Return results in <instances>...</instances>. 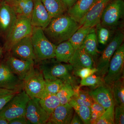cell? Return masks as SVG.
<instances>
[{
    "instance_id": "obj_30",
    "label": "cell",
    "mask_w": 124,
    "mask_h": 124,
    "mask_svg": "<svg viewBox=\"0 0 124 124\" xmlns=\"http://www.w3.org/2000/svg\"><path fill=\"white\" fill-rule=\"evenodd\" d=\"M74 94L73 86L70 84L64 82L57 95L60 100V104L69 103Z\"/></svg>"
},
{
    "instance_id": "obj_14",
    "label": "cell",
    "mask_w": 124,
    "mask_h": 124,
    "mask_svg": "<svg viewBox=\"0 0 124 124\" xmlns=\"http://www.w3.org/2000/svg\"><path fill=\"white\" fill-rule=\"evenodd\" d=\"M10 51L12 55L19 59L34 62L35 60L31 35L23 38L17 42Z\"/></svg>"
},
{
    "instance_id": "obj_21",
    "label": "cell",
    "mask_w": 124,
    "mask_h": 124,
    "mask_svg": "<svg viewBox=\"0 0 124 124\" xmlns=\"http://www.w3.org/2000/svg\"><path fill=\"white\" fill-rule=\"evenodd\" d=\"M75 51L69 40L63 41L56 45L55 54L58 62L68 63L71 59Z\"/></svg>"
},
{
    "instance_id": "obj_12",
    "label": "cell",
    "mask_w": 124,
    "mask_h": 124,
    "mask_svg": "<svg viewBox=\"0 0 124 124\" xmlns=\"http://www.w3.org/2000/svg\"><path fill=\"white\" fill-rule=\"evenodd\" d=\"M50 115L40 104L39 99H31L27 106L25 117L31 124H47Z\"/></svg>"
},
{
    "instance_id": "obj_33",
    "label": "cell",
    "mask_w": 124,
    "mask_h": 124,
    "mask_svg": "<svg viewBox=\"0 0 124 124\" xmlns=\"http://www.w3.org/2000/svg\"><path fill=\"white\" fill-rule=\"evenodd\" d=\"M45 80L46 91L53 94H57L64 84L63 81L59 79Z\"/></svg>"
},
{
    "instance_id": "obj_18",
    "label": "cell",
    "mask_w": 124,
    "mask_h": 124,
    "mask_svg": "<svg viewBox=\"0 0 124 124\" xmlns=\"http://www.w3.org/2000/svg\"><path fill=\"white\" fill-rule=\"evenodd\" d=\"M5 63L12 72L23 81L31 68L34 66V62L22 60L11 55L7 58Z\"/></svg>"
},
{
    "instance_id": "obj_17",
    "label": "cell",
    "mask_w": 124,
    "mask_h": 124,
    "mask_svg": "<svg viewBox=\"0 0 124 124\" xmlns=\"http://www.w3.org/2000/svg\"><path fill=\"white\" fill-rule=\"evenodd\" d=\"M74 113V109L69 103L60 104L51 113L47 124H70Z\"/></svg>"
},
{
    "instance_id": "obj_2",
    "label": "cell",
    "mask_w": 124,
    "mask_h": 124,
    "mask_svg": "<svg viewBox=\"0 0 124 124\" xmlns=\"http://www.w3.org/2000/svg\"><path fill=\"white\" fill-rule=\"evenodd\" d=\"M40 70L45 80L59 79L70 84L73 88L77 85L76 78L73 76V68L70 64H63L57 61H52L41 64Z\"/></svg>"
},
{
    "instance_id": "obj_16",
    "label": "cell",
    "mask_w": 124,
    "mask_h": 124,
    "mask_svg": "<svg viewBox=\"0 0 124 124\" xmlns=\"http://www.w3.org/2000/svg\"><path fill=\"white\" fill-rule=\"evenodd\" d=\"M88 92L93 100L106 110L115 104L111 87L106 84L93 89Z\"/></svg>"
},
{
    "instance_id": "obj_39",
    "label": "cell",
    "mask_w": 124,
    "mask_h": 124,
    "mask_svg": "<svg viewBox=\"0 0 124 124\" xmlns=\"http://www.w3.org/2000/svg\"><path fill=\"white\" fill-rule=\"evenodd\" d=\"M91 114L90 119V124H96L101 115L96 111L91 109Z\"/></svg>"
},
{
    "instance_id": "obj_6",
    "label": "cell",
    "mask_w": 124,
    "mask_h": 124,
    "mask_svg": "<svg viewBox=\"0 0 124 124\" xmlns=\"http://www.w3.org/2000/svg\"><path fill=\"white\" fill-rule=\"evenodd\" d=\"M23 82V90L31 99L41 98L46 93L42 72L34 66L27 73Z\"/></svg>"
},
{
    "instance_id": "obj_8",
    "label": "cell",
    "mask_w": 124,
    "mask_h": 124,
    "mask_svg": "<svg viewBox=\"0 0 124 124\" xmlns=\"http://www.w3.org/2000/svg\"><path fill=\"white\" fill-rule=\"evenodd\" d=\"M124 45L122 44L116 50L110 62L107 72L103 77L104 83L110 86L124 78Z\"/></svg>"
},
{
    "instance_id": "obj_1",
    "label": "cell",
    "mask_w": 124,
    "mask_h": 124,
    "mask_svg": "<svg viewBox=\"0 0 124 124\" xmlns=\"http://www.w3.org/2000/svg\"><path fill=\"white\" fill-rule=\"evenodd\" d=\"M80 27L79 23L68 14H64L52 18L49 24L43 30L50 40L57 45L69 40Z\"/></svg>"
},
{
    "instance_id": "obj_3",
    "label": "cell",
    "mask_w": 124,
    "mask_h": 124,
    "mask_svg": "<svg viewBox=\"0 0 124 124\" xmlns=\"http://www.w3.org/2000/svg\"><path fill=\"white\" fill-rule=\"evenodd\" d=\"M31 38L35 60L43 61L55 58L56 45L46 37L43 29L33 27Z\"/></svg>"
},
{
    "instance_id": "obj_38",
    "label": "cell",
    "mask_w": 124,
    "mask_h": 124,
    "mask_svg": "<svg viewBox=\"0 0 124 124\" xmlns=\"http://www.w3.org/2000/svg\"><path fill=\"white\" fill-rule=\"evenodd\" d=\"M90 108L91 109L96 111L100 114L101 116L106 110V109L103 107L94 100Z\"/></svg>"
},
{
    "instance_id": "obj_37",
    "label": "cell",
    "mask_w": 124,
    "mask_h": 124,
    "mask_svg": "<svg viewBox=\"0 0 124 124\" xmlns=\"http://www.w3.org/2000/svg\"><path fill=\"white\" fill-rule=\"evenodd\" d=\"M9 124H29L31 123L25 116H21L14 118L9 121Z\"/></svg>"
},
{
    "instance_id": "obj_28",
    "label": "cell",
    "mask_w": 124,
    "mask_h": 124,
    "mask_svg": "<svg viewBox=\"0 0 124 124\" xmlns=\"http://www.w3.org/2000/svg\"><path fill=\"white\" fill-rule=\"evenodd\" d=\"M69 103L72 107L76 113L79 116L84 124H90L91 114L90 107L79 105L72 98Z\"/></svg>"
},
{
    "instance_id": "obj_29",
    "label": "cell",
    "mask_w": 124,
    "mask_h": 124,
    "mask_svg": "<svg viewBox=\"0 0 124 124\" xmlns=\"http://www.w3.org/2000/svg\"><path fill=\"white\" fill-rule=\"evenodd\" d=\"M95 27L98 43L102 45H105L108 44L111 39L112 36V31L110 28L102 25L100 23Z\"/></svg>"
},
{
    "instance_id": "obj_45",
    "label": "cell",
    "mask_w": 124,
    "mask_h": 124,
    "mask_svg": "<svg viewBox=\"0 0 124 124\" xmlns=\"http://www.w3.org/2000/svg\"><path fill=\"white\" fill-rule=\"evenodd\" d=\"M2 50H1V48H0V56H1V54H2Z\"/></svg>"
},
{
    "instance_id": "obj_24",
    "label": "cell",
    "mask_w": 124,
    "mask_h": 124,
    "mask_svg": "<svg viewBox=\"0 0 124 124\" xmlns=\"http://www.w3.org/2000/svg\"><path fill=\"white\" fill-rule=\"evenodd\" d=\"M33 6V0H16L11 6L17 16H24L31 19Z\"/></svg>"
},
{
    "instance_id": "obj_41",
    "label": "cell",
    "mask_w": 124,
    "mask_h": 124,
    "mask_svg": "<svg viewBox=\"0 0 124 124\" xmlns=\"http://www.w3.org/2000/svg\"><path fill=\"white\" fill-rule=\"evenodd\" d=\"M71 124H84L83 122L79 116L75 112L74 113L73 117L70 122Z\"/></svg>"
},
{
    "instance_id": "obj_35",
    "label": "cell",
    "mask_w": 124,
    "mask_h": 124,
    "mask_svg": "<svg viewBox=\"0 0 124 124\" xmlns=\"http://www.w3.org/2000/svg\"><path fill=\"white\" fill-rule=\"evenodd\" d=\"M97 71V69L95 67L92 68H84L73 71V73L74 75L79 77L82 79L96 73Z\"/></svg>"
},
{
    "instance_id": "obj_27",
    "label": "cell",
    "mask_w": 124,
    "mask_h": 124,
    "mask_svg": "<svg viewBox=\"0 0 124 124\" xmlns=\"http://www.w3.org/2000/svg\"><path fill=\"white\" fill-rule=\"evenodd\" d=\"M111 88L115 104L124 107V78L114 82L111 86Z\"/></svg>"
},
{
    "instance_id": "obj_7",
    "label": "cell",
    "mask_w": 124,
    "mask_h": 124,
    "mask_svg": "<svg viewBox=\"0 0 124 124\" xmlns=\"http://www.w3.org/2000/svg\"><path fill=\"white\" fill-rule=\"evenodd\" d=\"M124 35L123 32H116L98 60L95 68L97 69V75L103 78L108 71L110 62L116 50L123 44Z\"/></svg>"
},
{
    "instance_id": "obj_15",
    "label": "cell",
    "mask_w": 124,
    "mask_h": 124,
    "mask_svg": "<svg viewBox=\"0 0 124 124\" xmlns=\"http://www.w3.org/2000/svg\"><path fill=\"white\" fill-rule=\"evenodd\" d=\"M34 6L31 17L33 27L40 28L44 30L49 24L51 18L41 0H33Z\"/></svg>"
},
{
    "instance_id": "obj_32",
    "label": "cell",
    "mask_w": 124,
    "mask_h": 124,
    "mask_svg": "<svg viewBox=\"0 0 124 124\" xmlns=\"http://www.w3.org/2000/svg\"><path fill=\"white\" fill-rule=\"evenodd\" d=\"M115 104L107 108L101 115L96 124H114Z\"/></svg>"
},
{
    "instance_id": "obj_25",
    "label": "cell",
    "mask_w": 124,
    "mask_h": 124,
    "mask_svg": "<svg viewBox=\"0 0 124 124\" xmlns=\"http://www.w3.org/2000/svg\"><path fill=\"white\" fill-rule=\"evenodd\" d=\"M39 101L42 107L50 115L60 104V100L57 94L47 92L42 98L39 99Z\"/></svg>"
},
{
    "instance_id": "obj_36",
    "label": "cell",
    "mask_w": 124,
    "mask_h": 124,
    "mask_svg": "<svg viewBox=\"0 0 124 124\" xmlns=\"http://www.w3.org/2000/svg\"><path fill=\"white\" fill-rule=\"evenodd\" d=\"M115 123L124 124V107L116 106L115 109Z\"/></svg>"
},
{
    "instance_id": "obj_10",
    "label": "cell",
    "mask_w": 124,
    "mask_h": 124,
    "mask_svg": "<svg viewBox=\"0 0 124 124\" xmlns=\"http://www.w3.org/2000/svg\"><path fill=\"white\" fill-rule=\"evenodd\" d=\"M23 81L11 71L5 63L0 64V90L21 91L23 90Z\"/></svg>"
},
{
    "instance_id": "obj_22",
    "label": "cell",
    "mask_w": 124,
    "mask_h": 124,
    "mask_svg": "<svg viewBox=\"0 0 124 124\" xmlns=\"http://www.w3.org/2000/svg\"><path fill=\"white\" fill-rule=\"evenodd\" d=\"M51 18H55L67 11V8L62 0H41Z\"/></svg>"
},
{
    "instance_id": "obj_5",
    "label": "cell",
    "mask_w": 124,
    "mask_h": 124,
    "mask_svg": "<svg viewBox=\"0 0 124 124\" xmlns=\"http://www.w3.org/2000/svg\"><path fill=\"white\" fill-rule=\"evenodd\" d=\"M31 19L24 16H17L14 24L5 38L4 48L10 51L16 44L25 37L31 35L33 27Z\"/></svg>"
},
{
    "instance_id": "obj_13",
    "label": "cell",
    "mask_w": 124,
    "mask_h": 124,
    "mask_svg": "<svg viewBox=\"0 0 124 124\" xmlns=\"http://www.w3.org/2000/svg\"><path fill=\"white\" fill-rule=\"evenodd\" d=\"M112 0H97L88 12L79 23L80 26L95 27L100 23L102 14L108 4Z\"/></svg>"
},
{
    "instance_id": "obj_40",
    "label": "cell",
    "mask_w": 124,
    "mask_h": 124,
    "mask_svg": "<svg viewBox=\"0 0 124 124\" xmlns=\"http://www.w3.org/2000/svg\"><path fill=\"white\" fill-rule=\"evenodd\" d=\"M72 99L78 104H79V105H85V106H87L91 107L92 103H93L90 102L82 100L77 96L74 95L72 98Z\"/></svg>"
},
{
    "instance_id": "obj_4",
    "label": "cell",
    "mask_w": 124,
    "mask_h": 124,
    "mask_svg": "<svg viewBox=\"0 0 124 124\" xmlns=\"http://www.w3.org/2000/svg\"><path fill=\"white\" fill-rule=\"evenodd\" d=\"M30 99L24 90L17 93L0 111V117L9 121L16 117L25 116L27 106Z\"/></svg>"
},
{
    "instance_id": "obj_31",
    "label": "cell",
    "mask_w": 124,
    "mask_h": 124,
    "mask_svg": "<svg viewBox=\"0 0 124 124\" xmlns=\"http://www.w3.org/2000/svg\"><path fill=\"white\" fill-rule=\"evenodd\" d=\"M105 84L103 78L93 74L86 78L81 79L80 82V86H90L93 89Z\"/></svg>"
},
{
    "instance_id": "obj_44",
    "label": "cell",
    "mask_w": 124,
    "mask_h": 124,
    "mask_svg": "<svg viewBox=\"0 0 124 124\" xmlns=\"http://www.w3.org/2000/svg\"><path fill=\"white\" fill-rule=\"evenodd\" d=\"M5 0L10 6H12L15 2L16 0Z\"/></svg>"
},
{
    "instance_id": "obj_11",
    "label": "cell",
    "mask_w": 124,
    "mask_h": 124,
    "mask_svg": "<svg viewBox=\"0 0 124 124\" xmlns=\"http://www.w3.org/2000/svg\"><path fill=\"white\" fill-rule=\"evenodd\" d=\"M17 18V15L10 5L5 0L0 2V37L5 39Z\"/></svg>"
},
{
    "instance_id": "obj_26",
    "label": "cell",
    "mask_w": 124,
    "mask_h": 124,
    "mask_svg": "<svg viewBox=\"0 0 124 124\" xmlns=\"http://www.w3.org/2000/svg\"><path fill=\"white\" fill-rule=\"evenodd\" d=\"M95 27L81 26L73 33L69 40L75 50L81 46L86 36Z\"/></svg>"
},
{
    "instance_id": "obj_20",
    "label": "cell",
    "mask_w": 124,
    "mask_h": 124,
    "mask_svg": "<svg viewBox=\"0 0 124 124\" xmlns=\"http://www.w3.org/2000/svg\"><path fill=\"white\" fill-rule=\"evenodd\" d=\"M97 0H78L68 9L67 14L78 23L88 12Z\"/></svg>"
},
{
    "instance_id": "obj_43",
    "label": "cell",
    "mask_w": 124,
    "mask_h": 124,
    "mask_svg": "<svg viewBox=\"0 0 124 124\" xmlns=\"http://www.w3.org/2000/svg\"><path fill=\"white\" fill-rule=\"evenodd\" d=\"M9 121L3 117H0V124H8Z\"/></svg>"
},
{
    "instance_id": "obj_19",
    "label": "cell",
    "mask_w": 124,
    "mask_h": 124,
    "mask_svg": "<svg viewBox=\"0 0 124 124\" xmlns=\"http://www.w3.org/2000/svg\"><path fill=\"white\" fill-rule=\"evenodd\" d=\"M68 62L72 66L73 71L84 68L95 67L93 58L81 48L76 50Z\"/></svg>"
},
{
    "instance_id": "obj_9",
    "label": "cell",
    "mask_w": 124,
    "mask_h": 124,
    "mask_svg": "<svg viewBox=\"0 0 124 124\" xmlns=\"http://www.w3.org/2000/svg\"><path fill=\"white\" fill-rule=\"evenodd\" d=\"M124 15V0H112L103 10L100 23L110 28L115 27L119 23Z\"/></svg>"
},
{
    "instance_id": "obj_42",
    "label": "cell",
    "mask_w": 124,
    "mask_h": 124,
    "mask_svg": "<svg viewBox=\"0 0 124 124\" xmlns=\"http://www.w3.org/2000/svg\"><path fill=\"white\" fill-rule=\"evenodd\" d=\"M67 9H68L73 5L78 0H62Z\"/></svg>"
},
{
    "instance_id": "obj_34",
    "label": "cell",
    "mask_w": 124,
    "mask_h": 124,
    "mask_svg": "<svg viewBox=\"0 0 124 124\" xmlns=\"http://www.w3.org/2000/svg\"><path fill=\"white\" fill-rule=\"evenodd\" d=\"M19 92L20 91L7 90H0V111L11 98Z\"/></svg>"
},
{
    "instance_id": "obj_23",
    "label": "cell",
    "mask_w": 124,
    "mask_h": 124,
    "mask_svg": "<svg viewBox=\"0 0 124 124\" xmlns=\"http://www.w3.org/2000/svg\"><path fill=\"white\" fill-rule=\"evenodd\" d=\"M98 43L95 28L87 35L80 48L84 49L94 59L99 52Z\"/></svg>"
}]
</instances>
